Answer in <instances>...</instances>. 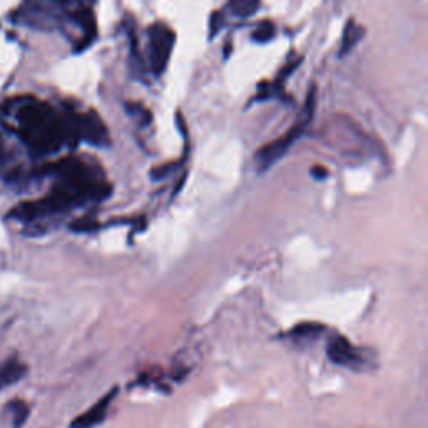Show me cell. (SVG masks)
I'll use <instances>...</instances> for the list:
<instances>
[{
    "instance_id": "1",
    "label": "cell",
    "mask_w": 428,
    "mask_h": 428,
    "mask_svg": "<svg viewBox=\"0 0 428 428\" xmlns=\"http://www.w3.org/2000/svg\"><path fill=\"white\" fill-rule=\"evenodd\" d=\"M42 176H54L55 184L46 198L37 201L17 204L9 213L11 220L34 225L37 221L73 211L87 203H101L112 193L111 183L96 163L79 158H64L44 164L39 169Z\"/></svg>"
},
{
    "instance_id": "2",
    "label": "cell",
    "mask_w": 428,
    "mask_h": 428,
    "mask_svg": "<svg viewBox=\"0 0 428 428\" xmlns=\"http://www.w3.org/2000/svg\"><path fill=\"white\" fill-rule=\"evenodd\" d=\"M17 102V131L31 151L32 158H47L65 146L74 147L77 144L79 136L75 129L77 111L65 109L60 112L50 104L36 97H22Z\"/></svg>"
},
{
    "instance_id": "3",
    "label": "cell",
    "mask_w": 428,
    "mask_h": 428,
    "mask_svg": "<svg viewBox=\"0 0 428 428\" xmlns=\"http://www.w3.org/2000/svg\"><path fill=\"white\" fill-rule=\"evenodd\" d=\"M315 107H316V85L313 84L310 90H308L306 101H304V107L301 116L289 129L284 132L283 136L277 137V139L266 142L256 151L255 154V168L260 174L266 173L273 168L278 161L287 156V152L291 149L294 142L304 134L306 127L311 124V119L315 116Z\"/></svg>"
},
{
    "instance_id": "4",
    "label": "cell",
    "mask_w": 428,
    "mask_h": 428,
    "mask_svg": "<svg viewBox=\"0 0 428 428\" xmlns=\"http://www.w3.org/2000/svg\"><path fill=\"white\" fill-rule=\"evenodd\" d=\"M176 44V32L164 22H154L147 27L146 63L154 77H161L168 69Z\"/></svg>"
},
{
    "instance_id": "5",
    "label": "cell",
    "mask_w": 428,
    "mask_h": 428,
    "mask_svg": "<svg viewBox=\"0 0 428 428\" xmlns=\"http://www.w3.org/2000/svg\"><path fill=\"white\" fill-rule=\"evenodd\" d=\"M70 6L65 2H31L18 9L17 21L32 28L52 31L68 21Z\"/></svg>"
},
{
    "instance_id": "6",
    "label": "cell",
    "mask_w": 428,
    "mask_h": 428,
    "mask_svg": "<svg viewBox=\"0 0 428 428\" xmlns=\"http://www.w3.org/2000/svg\"><path fill=\"white\" fill-rule=\"evenodd\" d=\"M75 127H77L79 142H87L96 147H107L111 144L107 127L96 111L75 114Z\"/></svg>"
},
{
    "instance_id": "7",
    "label": "cell",
    "mask_w": 428,
    "mask_h": 428,
    "mask_svg": "<svg viewBox=\"0 0 428 428\" xmlns=\"http://www.w3.org/2000/svg\"><path fill=\"white\" fill-rule=\"evenodd\" d=\"M326 355L335 365L345 366V368L360 370L365 365L363 355L358 348L341 335H333L326 343Z\"/></svg>"
},
{
    "instance_id": "8",
    "label": "cell",
    "mask_w": 428,
    "mask_h": 428,
    "mask_svg": "<svg viewBox=\"0 0 428 428\" xmlns=\"http://www.w3.org/2000/svg\"><path fill=\"white\" fill-rule=\"evenodd\" d=\"M303 63L301 57H298L296 60H291V63L284 65L279 70L278 77L273 80V82H261L258 85V94L253 97L255 102H263V101H269V99H278V101H289V97H287V92H284V82L291 75L294 70L298 69V65Z\"/></svg>"
},
{
    "instance_id": "9",
    "label": "cell",
    "mask_w": 428,
    "mask_h": 428,
    "mask_svg": "<svg viewBox=\"0 0 428 428\" xmlns=\"http://www.w3.org/2000/svg\"><path fill=\"white\" fill-rule=\"evenodd\" d=\"M117 395V388H112L111 392H107L101 400H97L92 407L89 408L87 412H84L82 415L75 417L73 423H70V428H94L106 420V415L109 412V407L114 402Z\"/></svg>"
},
{
    "instance_id": "10",
    "label": "cell",
    "mask_w": 428,
    "mask_h": 428,
    "mask_svg": "<svg viewBox=\"0 0 428 428\" xmlns=\"http://www.w3.org/2000/svg\"><path fill=\"white\" fill-rule=\"evenodd\" d=\"M363 37H365V27L360 26L355 18H348L345 23L343 34H341V44H340L338 55L340 57L348 55L350 52L360 44Z\"/></svg>"
},
{
    "instance_id": "11",
    "label": "cell",
    "mask_w": 428,
    "mask_h": 428,
    "mask_svg": "<svg viewBox=\"0 0 428 428\" xmlns=\"http://www.w3.org/2000/svg\"><path fill=\"white\" fill-rule=\"evenodd\" d=\"M27 375V365L21 360L12 358L0 366V392L4 388L16 385Z\"/></svg>"
},
{
    "instance_id": "12",
    "label": "cell",
    "mask_w": 428,
    "mask_h": 428,
    "mask_svg": "<svg viewBox=\"0 0 428 428\" xmlns=\"http://www.w3.org/2000/svg\"><path fill=\"white\" fill-rule=\"evenodd\" d=\"M326 328L325 325H321V323L316 321H303L298 323L296 326H293L291 330H289L288 336L293 340H316L318 336L321 335L323 331H325Z\"/></svg>"
},
{
    "instance_id": "13",
    "label": "cell",
    "mask_w": 428,
    "mask_h": 428,
    "mask_svg": "<svg viewBox=\"0 0 428 428\" xmlns=\"http://www.w3.org/2000/svg\"><path fill=\"white\" fill-rule=\"evenodd\" d=\"M124 109L132 121L136 122L139 127H147L151 126L152 122V112L147 109L144 104L141 102H132V101H126L124 102Z\"/></svg>"
},
{
    "instance_id": "14",
    "label": "cell",
    "mask_w": 428,
    "mask_h": 428,
    "mask_svg": "<svg viewBox=\"0 0 428 428\" xmlns=\"http://www.w3.org/2000/svg\"><path fill=\"white\" fill-rule=\"evenodd\" d=\"M260 7L261 4L258 0H232V2L226 6L228 11L231 12V16L241 18H248L255 16V14L260 11Z\"/></svg>"
},
{
    "instance_id": "15",
    "label": "cell",
    "mask_w": 428,
    "mask_h": 428,
    "mask_svg": "<svg viewBox=\"0 0 428 428\" xmlns=\"http://www.w3.org/2000/svg\"><path fill=\"white\" fill-rule=\"evenodd\" d=\"M6 408L12 417L14 428H22L23 423L27 422L28 413H31V408H28L27 403L23 400H12Z\"/></svg>"
},
{
    "instance_id": "16",
    "label": "cell",
    "mask_w": 428,
    "mask_h": 428,
    "mask_svg": "<svg viewBox=\"0 0 428 428\" xmlns=\"http://www.w3.org/2000/svg\"><path fill=\"white\" fill-rule=\"evenodd\" d=\"M274 36H277V26L271 21H263L256 26L253 34H251V39L256 44H266V42L273 41Z\"/></svg>"
},
{
    "instance_id": "17",
    "label": "cell",
    "mask_w": 428,
    "mask_h": 428,
    "mask_svg": "<svg viewBox=\"0 0 428 428\" xmlns=\"http://www.w3.org/2000/svg\"><path fill=\"white\" fill-rule=\"evenodd\" d=\"M223 26H225V18H223V14L220 11L213 12L211 18H209V39H213L214 36H218V32L221 31Z\"/></svg>"
},
{
    "instance_id": "18",
    "label": "cell",
    "mask_w": 428,
    "mask_h": 428,
    "mask_svg": "<svg viewBox=\"0 0 428 428\" xmlns=\"http://www.w3.org/2000/svg\"><path fill=\"white\" fill-rule=\"evenodd\" d=\"M310 174H311L315 179L321 181V179H326V178H328V169L325 168V166L316 164V166H313V168L310 169Z\"/></svg>"
}]
</instances>
